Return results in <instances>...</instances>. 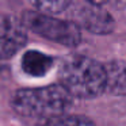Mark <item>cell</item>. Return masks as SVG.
<instances>
[{"mask_svg":"<svg viewBox=\"0 0 126 126\" xmlns=\"http://www.w3.org/2000/svg\"><path fill=\"white\" fill-rule=\"evenodd\" d=\"M60 81L73 98H96L106 91V69L87 56H68L61 61Z\"/></svg>","mask_w":126,"mask_h":126,"instance_id":"cell-1","label":"cell"},{"mask_svg":"<svg viewBox=\"0 0 126 126\" xmlns=\"http://www.w3.org/2000/svg\"><path fill=\"white\" fill-rule=\"evenodd\" d=\"M73 96L63 84L39 88H23L12 96L11 106L19 115L50 118L71 109Z\"/></svg>","mask_w":126,"mask_h":126,"instance_id":"cell-2","label":"cell"},{"mask_svg":"<svg viewBox=\"0 0 126 126\" xmlns=\"http://www.w3.org/2000/svg\"><path fill=\"white\" fill-rule=\"evenodd\" d=\"M22 20L33 33L64 46L73 47L81 42V31L75 22L58 19L41 11H26Z\"/></svg>","mask_w":126,"mask_h":126,"instance_id":"cell-3","label":"cell"},{"mask_svg":"<svg viewBox=\"0 0 126 126\" xmlns=\"http://www.w3.org/2000/svg\"><path fill=\"white\" fill-rule=\"evenodd\" d=\"M23 20L11 15L0 16V60L14 57L27 42Z\"/></svg>","mask_w":126,"mask_h":126,"instance_id":"cell-4","label":"cell"},{"mask_svg":"<svg viewBox=\"0 0 126 126\" xmlns=\"http://www.w3.org/2000/svg\"><path fill=\"white\" fill-rule=\"evenodd\" d=\"M80 22L88 31L98 35H106L114 31L115 22L109 11L102 6L88 3L80 12Z\"/></svg>","mask_w":126,"mask_h":126,"instance_id":"cell-5","label":"cell"},{"mask_svg":"<svg viewBox=\"0 0 126 126\" xmlns=\"http://www.w3.org/2000/svg\"><path fill=\"white\" fill-rule=\"evenodd\" d=\"M106 91L115 96H126V61L114 60L104 65Z\"/></svg>","mask_w":126,"mask_h":126,"instance_id":"cell-6","label":"cell"},{"mask_svg":"<svg viewBox=\"0 0 126 126\" xmlns=\"http://www.w3.org/2000/svg\"><path fill=\"white\" fill-rule=\"evenodd\" d=\"M53 66V58L38 50H29L22 57V69L27 75L41 77L46 75Z\"/></svg>","mask_w":126,"mask_h":126,"instance_id":"cell-7","label":"cell"},{"mask_svg":"<svg viewBox=\"0 0 126 126\" xmlns=\"http://www.w3.org/2000/svg\"><path fill=\"white\" fill-rule=\"evenodd\" d=\"M41 126H95V123L84 115L65 114L64 112V114L46 118Z\"/></svg>","mask_w":126,"mask_h":126,"instance_id":"cell-8","label":"cell"},{"mask_svg":"<svg viewBox=\"0 0 126 126\" xmlns=\"http://www.w3.org/2000/svg\"><path fill=\"white\" fill-rule=\"evenodd\" d=\"M37 11L45 14H60L65 11L73 0H29Z\"/></svg>","mask_w":126,"mask_h":126,"instance_id":"cell-9","label":"cell"},{"mask_svg":"<svg viewBox=\"0 0 126 126\" xmlns=\"http://www.w3.org/2000/svg\"><path fill=\"white\" fill-rule=\"evenodd\" d=\"M87 3H91V4H96V6H103L106 4L109 0H85Z\"/></svg>","mask_w":126,"mask_h":126,"instance_id":"cell-10","label":"cell"}]
</instances>
